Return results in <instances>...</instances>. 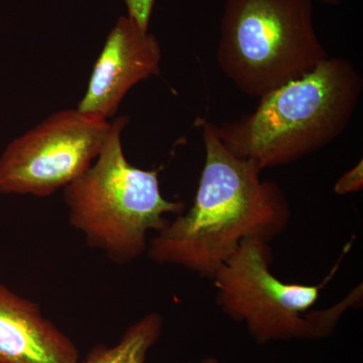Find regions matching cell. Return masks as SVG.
<instances>
[{
	"mask_svg": "<svg viewBox=\"0 0 363 363\" xmlns=\"http://www.w3.org/2000/svg\"><path fill=\"white\" fill-rule=\"evenodd\" d=\"M205 162L194 202L147 245L155 264L175 266L211 279L250 238L271 242L288 228L292 211L276 182L224 147L212 123H203Z\"/></svg>",
	"mask_w": 363,
	"mask_h": 363,
	"instance_id": "1",
	"label": "cell"
},
{
	"mask_svg": "<svg viewBox=\"0 0 363 363\" xmlns=\"http://www.w3.org/2000/svg\"><path fill=\"white\" fill-rule=\"evenodd\" d=\"M362 90V74L350 61L328 58L259 98L252 113L212 126L234 156L255 162L262 171L285 166L342 135Z\"/></svg>",
	"mask_w": 363,
	"mask_h": 363,
	"instance_id": "2",
	"label": "cell"
},
{
	"mask_svg": "<svg viewBox=\"0 0 363 363\" xmlns=\"http://www.w3.org/2000/svg\"><path fill=\"white\" fill-rule=\"evenodd\" d=\"M128 123L125 116L112 123L95 161L64 188L71 225L84 234L90 247L117 264L138 259L147 252L149 233H159L169 223L168 215L186 208L162 196L160 169L138 168L128 161L121 143Z\"/></svg>",
	"mask_w": 363,
	"mask_h": 363,
	"instance_id": "3",
	"label": "cell"
},
{
	"mask_svg": "<svg viewBox=\"0 0 363 363\" xmlns=\"http://www.w3.org/2000/svg\"><path fill=\"white\" fill-rule=\"evenodd\" d=\"M340 260L318 285L288 283L272 271L269 242L250 238L211 279L216 304L230 319L245 324L259 344L329 337L344 314L362 306L363 301L360 284L335 305L315 309L324 286L335 277Z\"/></svg>",
	"mask_w": 363,
	"mask_h": 363,
	"instance_id": "4",
	"label": "cell"
},
{
	"mask_svg": "<svg viewBox=\"0 0 363 363\" xmlns=\"http://www.w3.org/2000/svg\"><path fill=\"white\" fill-rule=\"evenodd\" d=\"M313 1L226 0L217 62L238 90L262 98L329 58L315 30Z\"/></svg>",
	"mask_w": 363,
	"mask_h": 363,
	"instance_id": "5",
	"label": "cell"
},
{
	"mask_svg": "<svg viewBox=\"0 0 363 363\" xmlns=\"http://www.w3.org/2000/svg\"><path fill=\"white\" fill-rule=\"evenodd\" d=\"M111 128L77 108L55 112L4 150L0 193L47 197L65 188L95 161Z\"/></svg>",
	"mask_w": 363,
	"mask_h": 363,
	"instance_id": "6",
	"label": "cell"
},
{
	"mask_svg": "<svg viewBox=\"0 0 363 363\" xmlns=\"http://www.w3.org/2000/svg\"><path fill=\"white\" fill-rule=\"evenodd\" d=\"M161 61L157 38L143 32L128 16H121L95 62L78 111L108 121L133 86L160 73Z\"/></svg>",
	"mask_w": 363,
	"mask_h": 363,
	"instance_id": "7",
	"label": "cell"
},
{
	"mask_svg": "<svg viewBox=\"0 0 363 363\" xmlns=\"http://www.w3.org/2000/svg\"><path fill=\"white\" fill-rule=\"evenodd\" d=\"M77 346L40 306L0 283V363H78Z\"/></svg>",
	"mask_w": 363,
	"mask_h": 363,
	"instance_id": "8",
	"label": "cell"
},
{
	"mask_svg": "<svg viewBox=\"0 0 363 363\" xmlns=\"http://www.w3.org/2000/svg\"><path fill=\"white\" fill-rule=\"evenodd\" d=\"M164 319L149 313L130 325L116 345H97L78 363H145L150 348L161 337Z\"/></svg>",
	"mask_w": 363,
	"mask_h": 363,
	"instance_id": "9",
	"label": "cell"
},
{
	"mask_svg": "<svg viewBox=\"0 0 363 363\" xmlns=\"http://www.w3.org/2000/svg\"><path fill=\"white\" fill-rule=\"evenodd\" d=\"M128 18L143 32H149L155 0H124Z\"/></svg>",
	"mask_w": 363,
	"mask_h": 363,
	"instance_id": "10",
	"label": "cell"
},
{
	"mask_svg": "<svg viewBox=\"0 0 363 363\" xmlns=\"http://www.w3.org/2000/svg\"><path fill=\"white\" fill-rule=\"evenodd\" d=\"M362 172V161H360L357 166L346 172L339 179L334 187L336 194L346 195L362 190L363 186Z\"/></svg>",
	"mask_w": 363,
	"mask_h": 363,
	"instance_id": "11",
	"label": "cell"
},
{
	"mask_svg": "<svg viewBox=\"0 0 363 363\" xmlns=\"http://www.w3.org/2000/svg\"><path fill=\"white\" fill-rule=\"evenodd\" d=\"M319 1L328 4V6H339L343 0H319Z\"/></svg>",
	"mask_w": 363,
	"mask_h": 363,
	"instance_id": "12",
	"label": "cell"
},
{
	"mask_svg": "<svg viewBox=\"0 0 363 363\" xmlns=\"http://www.w3.org/2000/svg\"><path fill=\"white\" fill-rule=\"evenodd\" d=\"M199 363H219V360L214 357H207L203 358L201 362H200Z\"/></svg>",
	"mask_w": 363,
	"mask_h": 363,
	"instance_id": "13",
	"label": "cell"
}]
</instances>
